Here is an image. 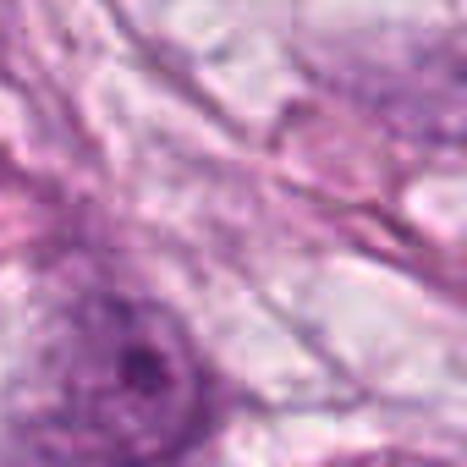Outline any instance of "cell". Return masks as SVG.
Wrapping results in <instances>:
<instances>
[{
  "mask_svg": "<svg viewBox=\"0 0 467 467\" xmlns=\"http://www.w3.org/2000/svg\"><path fill=\"white\" fill-rule=\"evenodd\" d=\"M209 429V374L187 330L143 297H83L50 330L17 423L23 451L78 462L182 456Z\"/></svg>",
  "mask_w": 467,
  "mask_h": 467,
  "instance_id": "6da1fadb",
  "label": "cell"
}]
</instances>
